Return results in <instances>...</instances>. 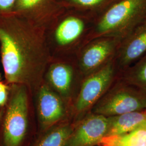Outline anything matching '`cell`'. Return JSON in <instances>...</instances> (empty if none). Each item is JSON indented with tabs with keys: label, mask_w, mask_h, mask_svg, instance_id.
Instances as JSON below:
<instances>
[{
	"label": "cell",
	"mask_w": 146,
	"mask_h": 146,
	"mask_svg": "<svg viewBox=\"0 0 146 146\" xmlns=\"http://www.w3.org/2000/svg\"><path fill=\"white\" fill-rule=\"evenodd\" d=\"M0 52L5 82L33 87L39 84L47 60L46 44L31 25L0 18Z\"/></svg>",
	"instance_id": "obj_1"
},
{
	"label": "cell",
	"mask_w": 146,
	"mask_h": 146,
	"mask_svg": "<svg viewBox=\"0 0 146 146\" xmlns=\"http://www.w3.org/2000/svg\"><path fill=\"white\" fill-rule=\"evenodd\" d=\"M146 20V0H118L96 19L87 41L102 36L123 38Z\"/></svg>",
	"instance_id": "obj_2"
},
{
	"label": "cell",
	"mask_w": 146,
	"mask_h": 146,
	"mask_svg": "<svg viewBox=\"0 0 146 146\" xmlns=\"http://www.w3.org/2000/svg\"><path fill=\"white\" fill-rule=\"evenodd\" d=\"M10 93L0 126L1 146H23L29 128L27 87L10 86Z\"/></svg>",
	"instance_id": "obj_3"
},
{
	"label": "cell",
	"mask_w": 146,
	"mask_h": 146,
	"mask_svg": "<svg viewBox=\"0 0 146 146\" xmlns=\"http://www.w3.org/2000/svg\"><path fill=\"white\" fill-rule=\"evenodd\" d=\"M146 110V92L118 78L91 112L110 117Z\"/></svg>",
	"instance_id": "obj_4"
},
{
	"label": "cell",
	"mask_w": 146,
	"mask_h": 146,
	"mask_svg": "<svg viewBox=\"0 0 146 146\" xmlns=\"http://www.w3.org/2000/svg\"><path fill=\"white\" fill-rule=\"evenodd\" d=\"M118 76L114 59L85 76L73 104L72 113L74 118L79 121L87 114Z\"/></svg>",
	"instance_id": "obj_5"
},
{
	"label": "cell",
	"mask_w": 146,
	"mask_h": 146,
	"mask_svg": "<svg viewBox=\"0 0 146 146\" xmlns=\"http://www.w3.org/2000/svg\"><path fill=\"white\" fill-rule=\"evenodd\" d=\"M122 39L114 36H102L90 40L78 58V68L84 76L98 70L113 59Z\"/></svg>",
	"instance_id": "obj_6"
},
{
	"label": "cell",
	"mask_w": 146,
	"mask_h": 146,
	"mask_svg": "<svg viewBox=\"0 0 146 146\" xmlns=\"http://www.w3.org/2000/svg\"><path fill=\"white\" fill-rule=\"evenodd\" d=\"M37 113L41 133L63 122L67 116L62 98L46 84L42 85L38 90Z\"/></svg>",
	"instance_id": "obj_7"
},
{
	"label": "cell",
	"mask_w": 146,
	"mask_h": 146,
	"mask_svg": "<svg viewBox=\"0 0 146 146\" xmlns=\"http://www.w3.org/2000/svg\"><path fill=\"white\" fill-rule=\"evenodd\" d=\"M108 122L107 117L90 113L76 122L73 132L64 146H98L106 136Z\"/></svg>",
	"instance_id": "obj_8"
},
{
	"label": "cell",
	"mask_w": 146,
	"mask_h": 146,
	"mask_svg": "<svg viewBox=\"0 0 146 146\" xmlns=\"http://www.w3.org/2000/svg\"><path fill=\"white\" fill-rule=\"evenodd\" d=\"M146 52V20L122 39L114 61L119 75L135 63Z\"/></svg>",
	"instance_id": "obj_9"
},
{
	"label": "cell",
	"mask_w": 146,
	"mask_h": 146,
	"mask_svg": "<svg viewBox=\"0 0 146 146\" xmlns=\"http://www.w3.org/2000/svg\"><path fill=\"white\" fill-rule=\"evenodd\" d=\"M87 17L71 16L66 19L59 25L55 34V38L58 44L66 46L82 38L89 28Z\"/></svg>",
	"instance_id": "obj_10"
},
{
	"label": "cell",
	"mask_w": 146,
	"mask_h": 146,
	"mask_svg": "<svg viewBox=\"0 0 146 146\" xmlns=\"http://www.w3.org/2000/svg\"><path fill=\"white\" fill-rule=\"evenodd\" d=\"M108 130L106 136L116 135L146 126V111H136L108 117Z\"/></svg>",
	"instance_id": "obj_11"
},
{
	"label": "cell",
	"mask_w": 146,
	"mask_h": 146,
	"mask_svg": "<svg viewBox=\"0 0 146 146\" xmlns=\"http://www.w3.org/2000/svg\"><path fill=\"white\" fill-rule=\"evenodd\" d=\"M74 77L72 67L64 64L53 65L48 73V80L50 85L62 98L70 95Z\"/></svg>",
	"instance_id": "obj_12"
},
{
	"label": "cell",
	"mask_w": 146,
	"mask_h": 146,
	"mask_svg": "<svg viewBox=\"0 0 146 146\" xmlns=\"http://www.w3.org/2000/svg\"><path fill=\"white\" fill-rule=\"evenodd\" d=\"M75 123L64 122L41 133L33 146H64L73 132Z\"/></svg>",
	"instance_id": "obj_13"
},
{
	"label": "cell",
	"mask_w": 146,
	"mask_h": 146,
	"mask_svg": "<svg viewBox=\"0 0 146 146\" xmlns=\"http://www.w3.org/2000/svg\"><path fill=\"white\" fill-rule=\"evenodd\" d=\"M98 146H146V126L119 135L105 136Z\"/></svg>",
	"instance_id": "obj_14"
},
{
	"label": "cell",
	"mask_w": 146,
	"mask_h": 146,
	"mask_svg": "<svg viewBox=\"0 0 146 146\" xmlns=\"http://www.w3.org/2000/svg\"><path fill=\"white\" fill-rule=\"evenodd\" d=\"M119 77L146 92V52L135 63L120 73Z\"/></svg>",
	"instance_id": "obj_15"
},
{
	"label": "cell",
	"mask_w": 146,
	"mask_h": 146,
	"mask_svg": "<svg viewBox=\"0 0 146 146\" xmlns=\"http://www.w3.org/2000/svg\"><path fill=\"white\" fill-rule=\"evenodd\" d=\"M75 5L84 10L99 11L100 15L118 0H70Z\"/></svg>",
	"instance_id": "obj_16"
},
{
	"label": "cell",
	"mask_w": 146,
	"mask_h": 146,
	"mask_svg": "<svg viewBox=\"0 0 146 146\" xmlns=\"http://www.w3.org/2000/svg\"><path fill=\"white\" fill-rule=\"evenodd\" d=\"M11 87L6 82L5 83L0 76V108H3L7 104L9 99Z\"/></svg>",
	"instance_id": "obj_17"
},
{
	"label": "cell",
	"mask_w": 146,
	"mask_h": 146,
	"mask_svg": "<svg viewBox=\"0 0 146 146\" xmlns=\"http://www.w3.org/2000/svg\"><path fill=\"white\" fill-rule=\"evenodd\" d=\"M43 0H17V8L20 10L31 9L39 5Z\"/></svg>",
	"instance_id": "obj_18"
},
{
	"label": "cell",
	"mask_w": 146,
	"mask_h": 146,
	"mask_svg": "<svg viewBox=\"0 0 146 146\" xmlns=\"http://www.w3.org/2000/svg\"><path fill=\"white\" fill-rule=\"evenodd\" d=\"M16 0H0V11H7L13 7Z\"/></svg>",
	"instance_id": "obj_19"
},
{
	"label": "cell",
	"mask_w": 146,
	"mask_h": 146,
	"mask_svg": "<svg viewBox=\"0 0 146 146\" xmlns=\"http://www.w3.org/2000/svg\"><path fill=\"white\" fill-rule=\"evenodd\" d=\"M5 107L0 108V126H1V121L2 119L3 115L4 113V110H5Z\"/></svg>",
	"instance_id": "obj_20"
},
{
	"label": "cell",
	"mask_w": 146,
	"mask_h": 146,
	"mask_svg": "<svg viewBox=\"0 0 146 146\" xmlns=\"http://www.w3.org/2000/svg\"></svg>",
	"instance_id": "obj_21"
}]
</instances>
